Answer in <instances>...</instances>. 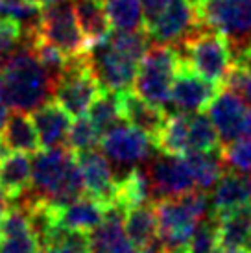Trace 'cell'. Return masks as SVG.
Masks as SVG:
<instances>
[{"mask_svg": "<svg viewBox=\"0 0 251 253\" xmlns=\"http://www.w3.org/2000/svg\"><path fill=\"white\" fill-rule=\"evenodd\" d=\"M119 104L122 120L142 129L144 133L152 135L154 139L161 133V129H163L168 119V113L165 111V107L150 104L148 100L140 98L139 94L133 92L131 89L119 92Z\"/></svg>", "mask_w": 251, "mask_h": 253, "instance_id": "cell-19", "label": "cell"}, {"mask_svg": "<svg viewBox=\"0 0 251 253\" xmlns=\"http://www.w3.org/2000/svg\"><path fill=\"white\" fill-rule=\"evenodd\" d=\"M216 216V214H214ZM218 218V233L222 248H246L251 235V204L223 212Z\"/></svg>", "mask_w": 251, "mask_h": 253, "instance_id": "cell-27", "label": "cell"}, {"mask_svg": "<svg viewBox=\"0 0 251 253\" xmlns=\"http://www.w3.org/2000/svg\"><path fill=\"white\" fill-rule=\"evenodd\" d=\"M2 150H4V148H2V144H0V154H2Z\"/></svg>", "mask_w": 251, "mask_h": 253, "instance_id": "cell-45", "label": "cell"}, {"mask_svg": "<svg viewBox=\"0 0 251 253\" xmlns=\"http://www.w3.org/2000/svg\"><path fill=\"white\" fill-rule=\"evenodd\" d=\"M39 250L30 216L22 205H7L0 224V253H35Z\"/></svg>", "mask_w": 251, "mask_h": 253, "instance_id": "cell-17", "label": "cell"}, {"mask_svg": "<svg viewBox=\"0 0 251 253\" xmlns=\"http://www.w3.org/2000/svg\"><path fill=\"white\" fill-rule=\"evenodd\" d=\"M179 46V56L192 71L216 87L225 84L233 69V57L227 41L220 34L200 24L192 34L183 39Z\"/></svg>", "mask_w": 251, "mask_h": 253, "instance_id": "cell-4", "label": "cell"}, {"mask_svg": "<svg viewBox=\"0 0 251 253\" xmlns=\"http://www.w3.org/2000/svg\"><path fill=\"white\" fill-rule=\"evenodd\" d=\"M102 133L96 129V126L91 122L89 117H76L74 122H70L69 135H67V148L70 152H84V150H91L100 142Z\"/></svg>", "mask_w": 251, "mask_h": 253, "instance_id": "cell-32", "label": "cell"}, {"mask_svg": "<svg viewBox=\"0 0 251 253\" xmlns=\"http://www.w3.org/2000/svg\"><path fill=\"white\" fill-rule=\"evenodd\" d=\"M222 150V148H220ZM220 150L214 152H192V154H185L187 165L192 177H194L196 189L202 190H210L216 181L222 177L225 172V167L222 163V155Z\"/></svg>", "mask_w": 251, "mask_h": 253, "instance_id": "cell-28", "label": "cell"}, {"mask_svg": "<svg viewBox=\"0 0 251 253\" xmlns=\"http://www.w3.org/2000/svg\"><path fill=\"white\" fill-rule=\"evenodd\" d=\"M188 2H190V4H192L194 7H198L200 4H202V0H188Z\"/></svg>", "mask_w": 251, "mask_h": 253, "instance_id": "cell-41", "label": "cell"}, {"mask_svg": "<svg viewBox=\"0 0 251 253\" xmlns=\"http://www.w3.org/2000/svg\"><path fill=\"white\" fill-rule=\"evenodd\" d=\"M157 214V240L163 252H172L187 248L198 224L202 222L190 211L181 196L155 200L154 204Z\"/></svg>", "mask_w": 251, "mask_h": 253, "instance_id": "cell-10", "label": "cell"}, {"mask_svg": "<svg viewBox=\"0 0 251 253\" xmlns=\"http://www.w3.org/2000/svg\"><path fill=\"white\" fill-rule=\"evenodd\" d=\"M9 117V106L6 102V96H4V89H2V80H0V129L4 126V122Z\"/></svg>", "mask_w": 251, "mask_h": 253, "instance_id": "cell-38", "label": "cell"}, {"mask_svg": "<svg viewBox=\"0 0 251 253\" xmlns=\"http://www.w3.org/2000/svg\"><path fill=\"white\" fill-rule=\"evenodd\" d=\"M200 26L198 11L188 0H168V4L150 22L146 30L150 39L161 44H181L183 39Z\"/></svg>", "mask_w": 251, "mask_h": 253, "instance_id": "cell-13", "label": "cell"}, {"mask_svg": "<svg viewBox=\"0 0 251 253\" xmlns=\"http://www.w3.org/2000/svg\"><path fill=\"white\" fill-rule=\"evenodd\" d=\"M126 209L119 204L107 205L104 220L94 227L89 237V253H135L124 229Z\"/></svg>", "mask_w": 251, "mask_h": 253, "instance_id": "cell-16", "label": "cell"}, {"mask_svg": "<svg viewBox=\"0 0 251 253\" xmlns=\"http://www.w3.org/2000/svg\"><path fill=\"white\" fill-rule=\"evenodd\" d=\"M210 190V212L216 216L251 204V177L238 172L225 170Z\"/></svg>", "mask_w": 251, "mask_h": 253, "instance_id": "cell-21", "label": "cell"}, {"mask_svg": "<svg viewBox=\"0 0 251 253\" xmlns=\"http://www.w3.org/2000/svg\"><path fill=\"white\" fill-rule=\"evenodd\" d=\"M179 63L181 56L177 46L161 42L152 44L140 57L131 91L150 104L167 107L170 104V89Z\"/></svg>", "mask_w": 251, "mask_h": 253, "instance_id": "cell-5", "label": "cell"}, {"mask_svg": "<svg viewBox=\"0 0 251 253\" xmlns=\"http://www.w3.org/2000/svg\"><path fill=\"white\" fill-rule=\"evenodd\" d=\"M44 248H48L50 253H89V237L87 233L57 227Z\"/></svg>", "mask_w": 251, "mask_h": 253, "instance_id": "cell-34", "label": "cell"}, {"mask_svg": "<svg viewBox=\"0 0 251 253\" xmlns=\"http://www.w3.org/2000/svg\"><path fill=\"white\" fill-rule=\"evenodd\" d=\"M22 39H24V30L21 28V24L0 19V67L21 46Z\"/></svg>", "mask_w": 251, "mask_h": 253, "instance_id": "cell-35", "label": "cell"}, {"mask_svg": "<svg viewBox=\"0 0 251 253\" xmlns=\"http://www.w3.org/2000/svg\"><path fill=\"white\" fill-rule=\"evenodd\" d=\"M30 2H34V4H39V6H46V4H52V2H56V0H30Z\"/></svg>", "mask_w": 251, "mask_h": 253, "instance_id": "cell-40", "label": "cell"}, {"mask_svg": "<svg viewBox=\"0 0 251 253\" xmlns=\"http://www.w3.org/2000/svg\"><path fill=\"white\" fill-rule=\"evenodd\" d=\"M76 163L80 167L85 190L89 192V196L96 198L105 205H111L117 196L119 179L115 176V170L107 155L91 148V150L78 152Z\"/></svg>", "mask_w": 251, "mask_h": 253, "instance_id": "cell-15", "label": "cell"}, {"mask_svg": "<svg viewBox=\"0 0 251 253\" xmlns=\"http://www.w3.org/2000/svg\"><path fill=\"white\" fill-rule=\"evenodd\" d=\"M220 155L225 170L251 177V137L238 139L222 146Z\"/></svg>", "mask_w": 251, "mask_h": 253, "instance_id": "cell-33", "label": "cell"}, {"mask_svg": "<svg viewBox=\"0 0 251 253\" xmlns=\"http://www.w3.org/2000/svg\"><path fill=\"white\" fill-rule=\"evenodd\" d=\"M80 30L84 34L87 46L91 48L105 41L111 34V22L102 2L98 0H72Z\"/></svg>", "mask_w": 251, "mask_h": 253, "instance_id": "cell-24", "label": "cell"}, {"mask_svg": "<svg viewBox=\"0 0 251 253\" xmlns=\"http://www.w3.org/2000/svg\"><path fill=\"white\" fill-rule=\"evenodd\" d=\"M218 253H250L246 248H222Z\"/></svg>", "mask_w": 251, "mask_h": 253, "instance_id": "cell-39", "label": "cell"}, {"mask_svg": "<svg viewBox=\"0 0 251 253\" xmlns=\"http://www.w3.org/2000/svg\"><path fill=\"white\" fill-rule=\"evenodd\" d=\"M32 122L42 148L67 146V135L72 120L56 100H48L46 104L32 111Z\"/></svg>", "mask_w": 251, "mask_h": 253, "instance_id": "cell-20", "label": "cell"}, {"mask_svg": "<svg viewBox=\"0 0 251 253\" xmlns=\"http://www.w3.org/2000/svg\"><path fill=\"white\" fill-rule=\"evenodd\" d=\"M98 2H102V4H107V2H109V0H98Z\"/></svg>", "mask_w": 251, "mask_h": 253, "instance_id": "cell-44", "label": "cell"}, {"mask_svg": "<svg viewBox=\"0 0 251 253\" xmlns=\"http://www.w3.org/2000/svg\"><path fill=\"white\" fill-rule=\"evenodd\" d=\"M222 87L235 91L251 107V67L248 65H233L229 76Z\"/></svg>", "mask_w": 251, "mask_h": 253, "instance_id": "cell-36", "label": "cell"}, {"mask_svg": "<svg viewBox=\"0 0 251 253\" xmlns=\"http://www.w3.org/2000/svg\"><path fill=\"white\" fill-rule=\"evenodd\" d=\"M246 250L251 253V235H250V239H248V242H246Z\"/></svg>", "mask_w": 251, "mask_h": 253, "instance_id": "cell-42", "label": "cell"}, {"mask_svg": "<svg viewBox=\"0 0 251 253\" xmlns=\"http://www.w3.org/2000/svg\"><path fill=\"white\" fill-rule=\"evenodd\" d=\"M87 117L91 119V122L96 126V129L104 135L107 129H111L113 126H117L122 120V113H120V104H119V94L117 92L102 91L92 106L87 111Z\"/></svg>", "mask_w": 251, "mask_h": 253, "instance_id": "cell-31", "label": "cell"}, {"mask_svg": "<svg viewBox=\"0 0 251 253\" xmlns=\"http://www.w3.org/2000/svg\"><path fill=\"white\" fill-rule=\"evenodd\" d=\"M32 161L26 154L9 152L0 155V192L7 200H21L30 190Z\"/></svg>", "mask_w": 251, "mask_h": 253, "instance_id": "cell-22", "label": "cell"}, {"mask_svg": "<svg viewBox=\"0 0 251 253\" xmlns=\"http://www.w3.org/2000/svg\"><path fill=\"white\" fill-rule=\"evenodd\" d=\"M0 144L7 152H19V154H35L41 144L35 131L32 119L26 113L15 111L9 115L0 131Z\"/></svg>", "mask_w": 251, "mask_h": 253, "instance_id": "cell-23", "label": "cell"}, {"mask_svg": "<svg viewBox=\"0 0 251 253\" xmlns=\"http://www.w3.org/2000/svg\"><path fill=\"white\" fill-rule=\"evenodd\" d=\"M109 22L120 32H137L146 28V19L140 0H109L105 4Z\"/></svg>", "mask_w": 251, "mask_h": 253, "instance_id": "cell-30", "label": "cell"}, {"mask_svg": "<svg viewBox=\"0 0 251 253\" xmlns=\"http://www.w3.org/2000/svg\"><path fill=\"white\" fill-rule=\"evenodd\" d=\"M152 198H154V192H152V183H150L146 169L133 167L124 176L119 177L117 196H115L113 204L122 205L127 211V209L137 207V205L150 204Z\"/></svg>", "mask_w": 251, "mask_h": 253, "instance_id": "cell-26", "label": "cell"}, {"mask_svg": "<svg viewBox=\"0 0 251 253\" xmlns=\"http://www.w3.org/2000/svg\"><path fill=\"white\" fill-rule=\"evenodd\" d=\"M54 209H56V222L59 227L89 235L104 220L107 205L89 194H84L65 205H59V207L54 205Z\"/></svg>", "mask_w": 251, "mask_h": 253, "instance_id": "cell-18", "label": "cell"}, {"mask_svg": "<svg viewBox=\"0 0 251 253\" xmlns=\"http://www.w3.org/2000/svg\"><path fill=\"white\" fill-rule=\"evenodd\" d=\"M124 229L127 239L137 250H146L155 244L157 240V214L154 204L137 205L126 211Z\"/></svg>", "mask_w": 251, "mask_h": 253, "instance_id": "cell-25", "label": "cell"}, {"mask_svg": "<svg viewBox=\"0 0 251 253\" xmlns=\"http://www.w3.org/2000/svg\"><path fill=\"white\" fill-rule=\"evenodd\" d=\"M207 113L222 146L251 137V107L235 91L220 87L207 106Z\"/></svg>", "mask_w": 251, "mask_h": 253, "instance_id": "cell-11", "label": "cell"}, {"mask_svg": "<svg viewBox=\"0 0 251 253\" xmlns=\"http://www.w3.org/2000/svg\"><path fill=\"white\" fill-rule=\"evenodd\" d=\"M102 152L120 167H139L154 157L159 150L152 135L131 124H117L100 137Z\"/></svg>", "mask_w": 251, "mask_h": 253, "instance_id": "cell-9", "label": "cell"}, {"mask_svg": "<svg viewBox=\"0 0 251 253\" xmlns=\"http://www.w3.org/2000/svg\"><path fill=\"white\" fill-rule=\"evenodd\" d=\"M30 32L42 41L50 42L57 50H61L67 57L84 56L89 50L78 24L72 0H56L52 4L42 6L37 26Z\"/></svg>", "mask_w": 251, "mask_h": 253, "instance_id": "cell-6", "label": "cell"}, {"mask_svg": "<svg viewBox=\"0 0 251 253\" xmlns=\"http://www.w3.org/2000/svg\"><path fill=\"white\" fill-rule=\"evenodd\" d=\"M142 4V11H144V19L146 22H150L155 15L159 13L163 7L168 4V0H140Z\"/></svg>", "mask_w": 251, "mask_h": 253, "instance_id": "cell-37", "label": "cell"}, {"mask_svg": "<svg viewBox=\"0 0 251 253\" xmlns=\"http://www.w3.org/2000/svg\"><path fill=\"white\" fill-rule=\"evenodd\" d=\"M87 59L104 91L119 94L133 87L139 59L117 50L107 39L87 50Z\"/></svg>", "mask_w": 251, "mask_h": 253, "instance_id": "cell-8", "label": "cell"}, {"mask_svg": "<svg viewBox=\"0 0 251 253\" xmlns=\"http://www.w3.org/2000/svg\"><path fill=\"white\" fill-rule=\"evenodd\" d=\"M155 200L177 198L196 189L192 172L188 169L185 155H172L161 152L150 159L146 167Z\"/></svg>", "mask_w": 251, "mask_h": 253, "instance_id": "cell-12", "label": "cell"}, {"mask_svg": "<svg viewBox=\"0 0 251 253\" xmlns=\"http://www.w3.org/2000/svg\"><path fill=\"white\" fill-rule=\"evenodd\" d=\"M84 177L76 163V155L67 146L37 150L32 161L30 190L21 202H46L65 205L84 196Z\"/></svg>", "mask_w": 251, "mask_h": 253, "instance_id": "cell-1", "label": "cell"}, {"mask_svg": "<svg viewBox=\"0 0 251 253\" xmlns=\"http://www.w3.org/2000/svg\"><path fill=\"white\" fill-rule=\"evenodd\" d=\"M104 91L92 72L87 54L70 57L54 85V100L70 117H82Z\"/></svg>", "mask_w": 251, "mask_h": 253, "instance_id": "cell-7", "label": "cell"}, {"mask_svg": "<svg viewBox=\"0 0 251 253\" xmlns=\"http://www.w3.org/2000/svg\"><path fill=\"white\" fill-rule=\"evenodd\" d=\"M35 253H50V250H48V248H39Z\"/></svg>", "mask_w": 251, "mask_h": 253, "instance_id": "cell-43", "label": "cell"}, {"mask_svg": "<svg viewBox=\"0 0 251 253\" xmlns=\"http://www.w3.org/2000/svg\"><path fill=\"white\" fill-rule=\"evenodd\" d=\"M202 26L227 41L233 65L251 54V0H202L196 7Z\"/></svg>", "mask_w": 251, "mask_h": 253, "instance_id": "cell-3", "label": "cell"}, {"mask_svg": "<svg viewBox=\"0 0 251 253\" xmlns=\"http://www.w3.org/2000/svg\"><path fill=\"white\" fill-rule=\"evenodd\" d=\"M0 80L7 106L15 111L32 113L54 98L56 80L24 41L0 67Z\"/></svg>", "mask_w": 251, "mask_h": 253, "instance_id": "cell-2", "label": "cell"}, {"mask_svg": "<svg viewBox=\"0 0 251 253\" xmlns=\"http://www.w3.org/2000/svg\"><path fill=\"white\" fill-rule=\"evenodd\" d=\"M220 87L207 82L181 59L170 89V104L179 113H202Z\"/></svg>", "mask_w": 251, "mask_h": 253, "instance_id": "cell-14", "label": "cell"}, {"mask_svg": "<svg viewBox=\"0 0 251 253\" xmlns=\"http://www.w3.org/2000/svg\"><path fill=\"white\" fill-rule=\"evenodd\" d=\"M222 142L216 129L207 115L202 113H188L187 127V154L192 152H214L220 150Z\"/></svg>", "mask_w": 251, "mask_h": 253, "instance_id": "cell-29", "label": "cell"}]
</instances>
